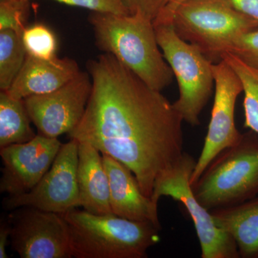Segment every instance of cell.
Listing matches in <instances>:
<instances>
[{"label":"cell","mask_w":258,"mask_h":258,"mask_svg":"<svg viewBox=\"0 0 258 258\" xmlns=\"http://www.w3.org/2000/svg\"><path fill=\"white\" fill-rule=\"evenodd\" d=\"M92 91L71 139L86 142L124 164L146 196L184 154L182 117L161 91L148 86L114 55L87 63Z\"/></svg>","instance_id":"1"},{"label":"cell","mask_w":258,"mask_h":258,"mask_svg":"<svg viewBox=\"0 0 258 258\" xmlns=\"http://www.w3.org/2000/svg\"><path fill=\"white\" fill-rule=\"evenodd\" d=\"M96 47L114 55L148 86L162 91L172 83V70L159 49L154 21L140 13L92 12L88 18Z\"/></svg>","instance_id":"2"},{"label":"cell","mask_w":258,"mask_h":258,"mask_svg":"<svg viewBox=\"0 0 258 258\" xmlns=\"http://www.w3.org/2000/svg\"><path fill=\"white\" fill-rule=\"evenodd\" d=\"M73 257L144 258L159 241L160 229L149 222L95 215L77 208L62 214Z\"/></svg>","instance_id":"3"},{"label":"cell","mask_w":258,"mask_h":258,"mask_svg":"<svg viewBox=\"0 0 258 258\" xmlns=\"http://www.w3.org/2000/svg\"><path fill=\"white\" fill-rule=\"evenodd\" d=\"M192 186L208 210L238 205L258 195V135L249 130L222 151Z\"/></svg>","instance_id":"4"},{"label":"cell","mask_w":258,"mask_h":258,"mask_svg":"<svg viewBox=\"0 0 258 258\" xmlns=\"http://www.w3.org/2000/svg\"><path fill=\"white\" fill-rule=\"evenodd\" d=\"M171 24L179 36L198 47L213 63L241 35L258 28L257 22L228 0H186L178 7Z\"/></svg>","instance_id":"5"},{"label":"cell","mask_w":258,"mask_h":258,"mask_svg":"<svg viewBox=\"0 0 258 258\" xmlns=\"http://www.w3.org/2000/svg\"><path fill=\"white\" fill-rule=\"evenodd\" d=\"M158 44L172 70L179 96L173 105L184 121L200 124V115L213 90L212 64L198 47L179 36L172 24L154 26Z\"/></svg>","instance_id":"6"},{"label":"cell","mask_w":258,"mask_h":258,"mask_svg":"<svg viewBox=\"0 0 258 258\" xmlns=\"http://www.w3.org/2000/svg\"><path fill=\"white\" fill-rule=\"evenodd\" d=\"M197 161L187 153L163 171L156 179L151 200L158 205L161 197H170L184 205L196 230L203 258H238L237 244L227 232L217 225L211 212L194 194L191 175Z\"/></svg>","instance_id":"7"},{"label":"cell","mask_w":258,"mask_h":258,"mask_svg":"<svg viewBox=\"0 0 258 258\" xmlns=\"http://www.w3.org/2000/svg\"><path fill=\"white\" fill-rule=\"evenodd\" d=\"M79 142L71 139L62 144L55 161L38 184L22 195L8 196L3 201L5 210L24 207L62 214L81 207L77 169Z\"/></svg>","instance_id":"8"},{"label":"cell","mask_w":258,"mask_h":258,"mask_svg":"<svg viewBox=\"0 0 258 258\" xmlns=\"http://www.w3.org/2000/svg\"><path fill=\"white\" fill-rule=\"evenodd\" d=\"M8 220L12 248L20 257H73L62 215L24 207L13 210Z\"/></svg>","instance_id":"9"},{"label":"cell","mask_w":258,"mask_h":258,"mask_svg":"<svg viewBox=\"0 0 258 258\" xmlns=\"http://www.w3.org/2000/svg\"><path fill=\"white\" fill-rule=\"evenodd\" d=\"M212 71L215 93L211 118L203 150L191 175V185L222 151L237 143L242 136L236 127L235 120L236 101L243 92L242 83L225 60L213 63Z\"/></svg>","instance_id":"10"},{"label":"cell","mask_w":258,"mask_h":258,"mask_svg":"<svg viewBox=\"0 0 258 258\" xmlns=\"http://www.w3.org/2000/svg\"><path fill=\"white\" fill-rule=\"evenodd\" d=\"M91 91V76L81 71L58 89L23 100L38 134L58 138L62 134H71L81 123Z\"/></svg>","instance_id":"11"},{"label":"cell","mask_w":258,"mask_h":258,"mask_svg":"<svg viewBox=\"0 0 258 258\" xmlns=\"http://www.w3.org/2000/svg\"><path fill=\"white\" fill-rule=\"evenodd\" d=\"M62 144L58 138L37 134L26 143L0 148L1 193L14 196L33 189L50 169Z\"/></svg>","instance_id":"12"},{"label":"cell","mask_w":258,"mask_h":258,"mask_svg":"<svg viewBox=\"0 0 258 258\" xmlns=\"http://www.w3.org/2000/svg\"><path fill=\"white\" fill-rule=\"evenodd\" d=\"M101 154L109 179L112 213L134 221L151 222L161 230L158 205L144 195L134 173L120 161Z\"/></svg>","instance_id":"13"},{"label":"cell","mask_w":258,"mask_h":258,"mask_svg":"<svg viewBox=\"0 0 258 258\" xmlns=\"http://www.w3.org/2000/svg\"><path fill=\"white\" fill-rule=\"evenodd\" d=\"M81 72L69 57L42 60L28 55L23 69L7 92L18 99L45 94L58 89Z\"/></svg>","instance_id":"14"},{"label":"cell","mask_w":258,"mask_h":258,"mask_svg":"<svg viewBox=\"0 0 258 258\" xmlns=\"http://www.w3.org/2000/svg\"><path fill=\"white\" fill-rule=\"evenodd\" d=\"M101 154L91 144L79 142L77 177L81 207L95 215L113 214L109 179Z\"/></svg>","instance_id":"15"},{"label":"cell","mask_w":258,"mask_h":258,"mask_svg":"<svg viewBox=\"0 0 258 258\" xmlns=\"http://www.w3.org/2000/svg\"><path fill=\"white\" fill-rule=\"evenodd\" d=\"M210 212L217 225L235 241L240 257H258V195L238 205Z\"/></svg>","instance_id":"16"},{"label":"cell","mask_w":258,"mask_h":258,"mask_svg":"<svg viewBox=\"0 0 258 258\" xmlns=\"http://www.w3.org/2000/svg\"><path fill=\"white\" fill-rule=\"evenodd\" d=\"M32 120L24 100L0 93V148L23 144L35 138Z\"/></svg>","instance_id":"17"},{"label":"cell","mask_w":258,"mask_h":258,"mask_svg":"<svg viewBox=\"0 0 258 258\" xmlns=\"http://www.w3.org/2000/svg\"><path fill=\"white\" fill-rule=\"evenodd\" d=\"M235 71L243 88L244 127L258 135V69L249 66L230 52L221 55Z\"/></svg>","instance_id":"18"},{"label":"cell","mask_w":258,"mask_h":258,"mask_svg":"<svg viewBox=\"0 0 258 258\" xmlns=\"http://www.w3.org/2000/svg\"><path fill=\"white\" fill-rule=\"evenodd\" d=\"M23 35L11 30H0V89L8 91L26 60Z\"/></svg>","instance_id":"19"},{"label":"cell","mask_w":258,"mask_h":258,"mask_svg":"<svg viewBox=\"0 0 258 258\" xmlns=\"http://www.w3.org/2000/svg\"><path fill=\"white\" fill-rule=\"evenodd\" d=\"M22 37L28 55L42 60L56 57L57 39L46 25L37 23L27 27Z\"/></svg>","instance_id":"20"},{"label":"cell","mask_w":258,"mask_h":258,"mask_svg":"<svg viewBox=\"0 0 258 258\" xmlns=\"http://www.w3.org/2000/svg\"><path fill=\"white\" fill-rule=\"evenodd\" d=\"M28 3L20 0H1L0 30H14L23 35L27 28Z\"/></svg>","instance_id":"21"},{"label":"cell","mask_w":258,"mask_h":258,"mask_svg":"<svg viewBox=\"0 0 258 258\" xmlns=\"http://www.w3.org/2000/svg\"><path fill=\"white\" fill-rule=\"evenodd\" d=\"M226 52H231L246 63L258 69V28L236 38Z\"/></svg>","instance_id":"22"},{"label":"cell","mask_w":258,"mask_h":258,"mask_svg":"<svg viewBox=\"0 0 258 258\" xmlns=\"http://www.w3.org/2000/svg\"><path fill=\"white\" fill-rule=\"evenodd\" d=\"M28 2L30 0H20ZM71 6L86 8L92 12L112 13V14L126 15L130 12L123 4L122 0H54Z\"/></svg>","instance_id":"23"},{"label":"cell","mask_w":258,"mask_h":258,"mask_svg":"<svg viewBox=\"0 0 258 258\" xmlns=\"http://www.w3.org/2000/svg\"><path fill=\"white\" fill-rule=\"evenodd\" d=\"M169 0H122L131 14L140 13L154 21Z\"/></svg>","instance_id":"24"},{"label":"cell","mask_w":258,"mask_h":258,"mask_svg":"<svg viewBox=\"0 0 258 258\" xmlns=\"http://www.w3.org/2000/svg\"><path fill=\"white\" fill-rule=\"evenodd\" d=\"M237 11L258 23V0H228Z\"/></svg>","instance_id":"25"},{"label":"cell","mask_w":258,"mask_h":258,"mask_svg":"<svg viewBox=\"0 0 258 258\" xmlns=\"http://www.w3.org/2000/svg\"><path fill=\"white\" fill-rule=\"evenodd\" d=\"M186 0H169L167 4L161 10L157 18L154 20V25H166L171 24V19L174 12L180 5L182 4Z\"/></svg>","instance_id":"26"},{"label":"cell","mask_w":258,"mask_h":258,"mask_svg":"<svg viewBox=\"0 0 258 258\" xmlns=\"http://www.w3.org/2000/svg\"><path fill=\"white\" fill-rule=\"evenodd\" d=\"M11 232V226L9 220H1L0 223V258H8L6 252V246L9 242Z\"/></svg>","instance_id":"27"}]
</instances>
